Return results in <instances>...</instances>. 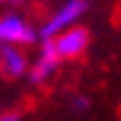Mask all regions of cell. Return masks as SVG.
Listing matches in <instances>:
<instances>
[{
  "mask_svg": "<svg viewBox=\"0 0 121 121\" xmlns=\"http://www.w3.org/2000/svg\"><path fill=\"white\" fill-rule=\"evenodd\" d=\"M85 10H87V0H65V3L44 22V27L36 32V36L41 39V41L56 39L58 34H63L65 29L78 27V19L85 15Z\"/></svg>",
  "mask_w": 121,
  "mask_h": 121,
  "instance_id": "1",
  "label": "cell"
},
{
  "mask_svg": "<svg viewBox=\"0 0 121 121\" xmlns=\"http://www.w3.org/2000/svg\"><path fill=\"white\" fill-rule=\"evenodd\" d=\"M36 39V32L24 17L15 12L0 17V46H27Z\"/></svg>",
  "mask_w": 121,
  "mask_h": 121,
  "instance_id": "2",
  "label": "cell"
},
{
  "mask_svg": "<svg viewBox=\"0 0 121 121\" xmlns=\"http://www.w3.org/2000/svg\"><path fill=\"white\" fill-rule=\"evenodd\" d=\"M51 46L60 60L80 58L90 46V32L85 27H70L63 34H58L56 39H51Z\"/></svg>",
  "mask_w": 121,
  "mask_h": 121,
  "instance_id": "3",
  "label": "cell"
},
{
  "mask_svg": "<svg viewBox=\"0 0 121 121\" xmlns=\"http://www.w3.org/2000/svg\"><path fill=\"white\" fill-rule=\"evenodd\" d=\"M58 63H60V58L56 56L51 41H44V44H41V51H39V58L29 65V73H27L29 82H32V85H44V82H48V80L56 75Z\"/></svg>",
  "mask_w": 121,
  "mask_h": 121,
  "instance_id": "4",
  "label": "cell"
},
{
  "mask_svg": "<svg viewBox=\"0 0 121 121\" xmlns=\"http://www.w3.org/2000/svg\"><path fill=\"white\" fill-rule=\"evenodd\" d=\"M29 58L19 46H0V73L7 78H24L29 73Z\"/></svg>",
  "mask_w": 121,
  "mask_h": 121,
  "instance_id": "5",
  "label": "cell"
},
{
  "mask_svg": "<svg viewBox=\"0 0 121 121\" xmlns=\"http://www.w3.org/2000/svg\"><path fill=\"white\" fill-rule=\"evenodd\" d=\"M87 107H90V99H87V97H82V95H78V97H73V99H70V109H73L75 114L87 112Z\"/></svg>",
  "mask_w": 121,
  "mask_h": 121,
  "instance_id": "6",
  "label": "cell"
},
{
  "mask_svg": "<svg viewBox=\"0 0 121 121\" xmlns=\"http://www.w3.org/2000/svg\"><path fill=\"white\" fill-rule=\"evenodd\" d=\"M0 121H22V114L19 112H5V114H0Z\"/></svg>",
  "mask_w": 121,
  "mask_h": 121,
  "instance_id": "7",
  "label": "cell"
},
{
  "mask_svg": "<svg viewBox=\"0 0 121 121\" xmlns=\"http://www.w3.org/2000/svg\"><path fill=\"white\" fill-rule=\"evenodd\" d=\"M7 3H24V0H7Z\"/></svg>",
  "mask_w": 121,
  "mask_h": 121,
  "instance_id": "8",
  "label": "cell"
},
{
  "mask_svg": "<svg viewBox=\"0 0 121 121\" xmlns=\"http://www.w3.org/2000/svg\"><path fill=\"white\" fill-rule=\"evenodd\" d=\"M0 3H3V0H0Z\"/></svg>",
  "mask_w": 121,
  "mask_h": 121,
  "instance_id": "9",
  "label": "cell"
}]
</instances>
